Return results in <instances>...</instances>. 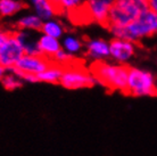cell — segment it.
Here are the masks:
<instances>
[{
	"mask_svg": "<svg viewBox=\"0 0 157 156\" xmlns=\"http://www.w3.org/2000/svg\"><path fill=\"white\" fill-rule=\"evenodd\" d=\"M108 30L116 39L126 40L134 43L144 38L157 34V14L148 9L129 25L124 27L112 26Z\"/></svg>",
	"mask_w": 157,
	"mask_h": 156,
	"instance_id": "1",
	"label": "cell"
},
{
	"mask_svg": "<svg viewBox=\"0 0 157 156\" xmlns=\"http://www.w3.org/2000/svg\"><path fill=\"white\" fill-rule=\"evenodd\" d=\"M89 71L98 83L110 90L126 92L129 66L124 64H110L105 60H94L91 63Z\"/></svg>",
	"mask_w": 157,
	"mask_h": 156,
	"instance_id": "2",
	"label": "cell"
},
{
	"mask_svg": "<svg viewBox=\"0 0 157 156\" xmlns=\"http://www.w3.org/2000/svg\"><path fill=\"white\" fill-rule=\"evenodd\" d=\"M148 0H115L108 15V27H124L148 10Z\"/></svg>",
	"mask_w": 157,
	"mask_h": 156,
	"instance_id": "3",
	"label": "cell"
},
{
	"mask_svg": "<svg viewBox=\"0 0 157 156\" xmlns=\"http://www.w3.org/2000/svg\"><path fill=\"white\" fill-rule=\"evenodd\" d=\"M125 94L132 95L136 97L157 96V86L154 75L148 71L129 66Z\"/></svg>",
	"mask_w": 157,
	"mask_h": 156,
	"instance_id": "4",
	"label": "cell"
},
{
	"mask_svg": "<svg viewBox=\"0 0 157 156\" xmlns=\"http://www.w3.org/2000/svg\"><path fill=\"white\" fill-rule=\"evenodd\" d=\"M23 55L24 50L16 38L15 32L0 29V65L6 70H10Z\"/></svg>",
	"mask_w": 157,
	"mask_h": 156,
	"instance_id": "5",
	"label": "cell"
},
{
	"mask_svg": "<svg viewBox=\"0 0 157 156\" xmlns=\"http://www.w3.org/2000/svg\"><path fill=\"white\" fill-rule=\"evenodd\" d=\"M64 67V72L60 79V84L70 90L91 88L96 83H98L90 71L86 70L80 65H75L74 63L68 64Z\"/></svg>",
	"mask_w": 157,
	"mask_h": 156,
	"instance_id": "6",
	"label": "cell"
},
{
	"mask_svg": "<svg viewBox=\"0 0 157 156\" xmlns=\"http://www.w3.org/2000/svg\"><path fill=\"white\" fill-rule=\"evenodd\" d=\"M52 60L42 55H25L22 56V58L16 63L14 68L29 73V74L38 75L39 73L47 70L48 67L52 64Z\"/></svg>",
	"mask_w": 157,
	"mask_h": 156,
	"instance_id": "7",
	"label": "cell"
},
{
	"mask_svg": "<svg viewBox=\"0 0 157 156\" xmlns=\"http://www.w3.org/2000/svg\"><path fill=\"white\" fill-rule=\"evenodd\" d=\"M115 0H86V12L91 18V22H97L102 26L108 27V15Z\"/></svg>",
	"mask_w": 157,
	"mask_h": 156,
	"instance_id": "8",
	"label": "cell"
},
{
	"mask_svg": "<svg viewBox=\"0 0 157 156\" xmlns=\"http://www.w3.org/2000/svg\"><path fill=\"white\" fill-rule=\"evenodd\" d=\"M136 53V45L131 41L122 39H113L109 41L110 57L118 64H124L129 60Z\"/></svg>",
	"mask_w": 157,
	"mask_h": 156,
	"instance_id": "9",
	"label": "cell"
},
{
	"mask_svg": "<svg viewBox=\"0 0 157 156\" xmlns=\"http://www.w3.org/2000/svg\"><path fill=\"white\" fill-rule=\"evenodd\" d=\"M86 55L94 60H105L109 57V42L102 39L88 40L86 42Z\"/></svg>",
	"mask_w": 157,
	"mask_h": 156,
	"instance_id": "10",
	"label": "cell"
},
{
	"mask_svg": "<svg viewBox=\"0 0 157 156\" xmlns=\"http://www.w3.org/2000/svg\"><path fill=\"white\" fill-rule=\"evenodd\" d=\"M16 38L21 43L25 55H41L38 46L39 37L36 38V34L32 31H15Z\"/></svg>",
	"mask_w": 157,
	"mask_h": 156,
	"instance_id": "11",
	"label": "cell"
},
{
	"mask_svg": "<svg viewBox=\"0 0 157 156\" xmlns=\"http://www.w3.org/2000/svg\"><path fill=\"white\" fill-rule=\"evenodd\" d=\"M38 46H39L40 54L49 59H52V57L62 49V45L59 42V40L44 34H41L39 37Z\"/></svg>",
	"mask_w": 157,
	"mask_h": 156,
	"instance_id": "12",
	"label": "cell"
},
{
	"mask_svg": "<svg viewBox=\"0 0 157 156\" xmlns=\"http://www.w3.org/2000/svg\"><path fill=\"white\" fill-rule=\"evenodd\" d=\"M31 4L34 7L36 15L43 22L51 20L54 16L57 15L54 5L49 0H31Z\"/></svg>",
	"mask_w": 157,
	"mask_h": 156,
	"instance_id": "13",
	"label": "cell"
},
{
	"mask_svg": "<svg viewBox=\"0 0 157 156\" xmlns=\"http://www.w3.org/2000/svg\"><path fill=\"white\" fill-rule=\"evenodd\" d=\"M64 72V67L59 64L52 63L47 70L39 73L36 79L39 82H47V83H59Z\"/></svg>",
	"mask_w": 157,
	"mask_h": 156,
	"instance_id": "14",
	"label": "cell"
},
{
	"mask_svg": "<svg viewBox=\"0 0 157 156\" xmlns=\"http://www.w3.org/2000/svg\"><path fill=\"white\" fill-rule=\"evenodd\" d=\"M42 24H43V21L40 17H38L36 15H25L17 21L16 26L18 29V31H29V30H32V31L34 32H38V31L41 32Z\"/></svg>",
	"mask_w": 157,
	"mask_h": 156,
	"instance_id": "15",
	"label": "cell"
},
{
	"mask_svg": "<svg viewBox=\"0 0 157 156\" xmlns=\"http://www.w3.org/2000/svg\"><path fill=\"white\" fill-rule=\"evenodd\" d=\"M41 32H42V34L59 40L60 38H63L65 30H64L63 24L60 23V22L56 20H49L43 22L42 27H41Z\"/></svg>",
	"mask_w": 157,
	"mask_h": 156,
	"instance_id": "16",
	"label": "cell"
},
{
	"mask_svg": "<svg viewBox=\"0 0 157 156\" xmlns=\"http://www.w3.org/2000/svg\"><path fill=\"white\" fill-rule=\"evenodd\" d=\"M25 5L17 0H0V15L1 16H13L21 12Z\"/></svg>",
	"mask_w": 157,
	"mask_h": 156,
	"instance_id": "17",
	"label": "cell"
},
{
	"mask_svg": "<svg viewBox=\"0 0 157 156\" xmlns=\"http://www.w3.org/2000/svg\"><path fill=\"white\" fill-rule=\"evenodd\" d=\"M62 48L66 51L67 54L73 56V55L78 54V53L82 50L83 43L81 40L76 38V37H74V35H66V37H64L63 39Z\"/></svg>",
	"mask_w": 157,
	"mask_h": 156,
	"instance_id": "18",
	"label": "cell"
},
{
	"mask_svg": "<svg viewBox=\"0 0 157 156\" xmlns=\"http://www.w3.org/2000/svg\"><path fill=\"white\" fill-rule=\"evenodd\" d=\"M1 83H2L5 89L9 90V91L18 89V88H21V87L23 86V81L20 78H17L15 74H13V73L5 75L4 79L1 80Z\"/></svg>",
	"mask_w": 157,
	"mask_h": 156,
	"instance_id": "19",
	"label": "cell"
},
{
	"mask_svg": "<svg viewBox=\"0 0 157 156\" xmlns=\"http://www.w3.org/2000/svg\"><path fill=\"white\" fill-rule=\"evenodd\" d=\"M86 0H60V7L64 13L74 12L76 9H80L86 5Z\"/></svg>",
	"mask_w": 157,
	"mask_h": 156,
	"instance_id": "20",
	"label": "cell"
},
{
	"mask_svg": "<svg viewBox=\"0 0 157 156\" xmlns=\"http://www.w3.org/2000/svg\"><path fill=\"white\" fill-rule=\"evenodd\" d=\"M49 1L54 5V7H55V9H56L57 15H58V14H64L63 9H62V7H60V0H49Z\"/></svg>",
	"mask_w": 157,
	"mask_h": 156,
	"instance_id": "21",
	"label": "cell"
},
{
	"mask_svg": "<svg viewBox=\"0 0 157 156\" xmlns=\"http://www.w3.org/2000/svg\"><path fill=\"white\" fill-rule=\"evenodd\" d=\"M148 7L150 10L157 14V0H148Z\"/></svg>",
	"mask_w": 157,
	"mask_h": 156,
	"instance_id": "22",
	"label": "cell"
},
{
	"mask_svg": "<svg viewBox=\"0 0 157 156\" xmlns=\"http://www.w3.org/2000/svg\"><path fill=\"white\" fill-rule=\"evenodd\" d=\"M6 71L7 70H6L5 67H2L1 65H0V81H1V80L4 79L5 75H6Z\"/></svg>",
	"mask_w": 157,
	"mask_h": 156,
	"instance_id": "23",
	"label": "cell"
}]
</instances>
